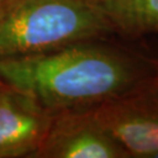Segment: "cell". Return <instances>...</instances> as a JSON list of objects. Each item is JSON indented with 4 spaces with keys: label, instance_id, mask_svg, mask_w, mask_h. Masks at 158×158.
<instances>
[{
    "label": "cell",
    "instance_id": "6da1fadb",
    "mask_svg": "<svg viewBox=\"0 0 158 158\" xmlns=\"http://www.w3.org/2000/svg\"><path fill=\"white\" fill-rule=\"evenodd\" d=\"M97 41L0 59V77L53 114L94 107L149 77L151 61Z\"/></svg>",
    "mask_w": 158,
    "mask_h": 158
},
{
    "label": "cell",
    "instance_id": "7a4b0ae2",
    "mask_svg": "<svg viewBox=\"0 0 158 158\" xmlns=\"http://www.w3.org/2000/svg\"><path fill=\"white\" fill-rule=\"evenodd\" d=\"M115 34L93 0H0V59L33 55Z\"/></svg>",
    "mask_w": 158,
    "mask_h": 158
},
{
    "label": "cell",
    "instance_id": "3957f363",
    "mask_svg": "<svg viewBox=\"0 0 158 158\" xmlns=\"http://www.w3.org/2000/svg\"><path fill=\"white\" fill-rule=\"evenodd\" d=\"M97 123L129 158L158 155V90L145 81L131 90L90 107Z\"/></svg>",
    "mask_w": 158,
    "mask_h": 158
},
{
    "label": "cell",
    "instance_id": "277c9868",
    "mask_svg": "<svg viewBox=\"0 0 158 158\" xmlns=\"http://www.w3.org/2000/svg\"><path fill=\"white\" fill-rule=\"evenodd\" d=\"M34 158H129L91 115L89 108L53 114L45 141Z\"/></svg>",
    "mask_w": 158,
    "mask_h": 158
},
{
    "label": "cell",
    "instance_id": "5b68a950",
    "mask_svg": "<svg viewBox=\"0 0 158 158\" xmlns=\"http://www.w3.org/2000/svg\"><path fill=\"white\" fill-rule=\"evenodd\" d=\"M53 113L26 93L0 89V158L34 157L45 141Z\"/></svg>",
    "mask_w": 158,
    "mask_h": 158
},
{
    "label": "cell",
    "instance_id": "8992f818",
    "mask_svg": "<svg viewBox=\"0 0 158 158\" xmlns=\"http://www.w3.org/2000/svg\"><path fill=\"white\" fill-rule=\"evenodd\" d=\"M113 25L128 38L158 34V0H93Z\"/></svg>",
    "mask_w": 158,
    "mask_h": 158
},
{
    "label": "cell",
    "instance_id": "52a82bcc",
    "mask_svg": "<svg viewBox=\"0 0 158 158\" xmlns=\"http://www.w3.org/2000/svg\"><path fill=\"white\" fill-rule=\"evenodd\" d=\"M145 83L158 90V59L151 61V72L149 77L145 80Z\"/></svg>",
    "mask_w": 158,
    "mask_h": 158
},
{
    "label": "cell",
    "instance_id": "ba28073f",
    "mask_svg": "<svg viewBox=\"0 0 158 158\" xmlns=\"http://www.w3.org/2000/svg\"><path fill=\"white\" fill-rule=\"evenodd\" d=\"M2 85H4V81L1 80V77H0V89H1V87H2Z\"/></svg>",
    "mask_w": 158,
    "mask_h": 158
}]
</instances>
